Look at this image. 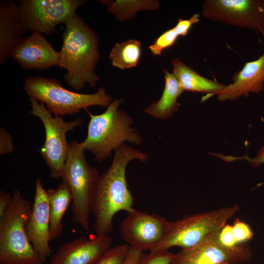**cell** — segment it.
I'll return each mask as SVG.
<instances>
[{"label": "cell", "mask_w": 264, "mask_h": 264, "mask_svg": "<svg viewBox=\"0 0 264 264\" xmlns=\"http://www.w3.org/2000/svg\"><path fill=\"white\" fill-rule=\"evenodd\" d=\"M148 154L125 143L114 151L110 166L99 175L94 192L91 213L94 218L96 235H109L113 227V217L118 212L127 213L135 209L134 199L128 187L126 167L133 160L146 162Z\"/></svg>", "instance_id": "6da1fadb"}, {"label": "cell", "mask_w": 264, "mask_h": 264, "mask_svg": "<svg viewBox=\"0 0 264 264\" xmlns=\"http://www.w3.org/2000/svg\"><path fill=\"white\" fill-rule=\"evenodd\" d=\"M65 25L58 66L66 70L64 79L73 89L78 90L87 84L94 87L99 80L95 73L100 58L98 37L77 14Z\"/></svg>", "instance_id": "7a4b0ae2"}, {"label": "cell", "mask_w": 264, "mask_h": 264, "mask_svg": "<svg viewBox=\"0 0 264 264\" xmlns=\"http://www.w3.org/2000/svg\"><path fill=\"white\" fill-rule=\"evenodd\" d=\"M123 101V99L112 100L101 114L89 113L87 137L81 144L99 163L125 142L137 145L142 142L139 132L132 126V118L126 112L118 109Z\"/></svg>", "instance_id": "3957f363"}, {"label": "cell", "mask_w": 264, "mask_h": 264, "mask_svg": "<svg viewBox=\"0 0 264 264\" xmlns=\"http://www.w3.org/2000/svg\"><path fill=\"white\" fill-rule=\"evenodd\" d=\"M12 196L9 210L0 218V264H43L26 231L31 201L18 190L14 191Z\"/></svg>", "instance_id": "277c9868"}, {"label": "cell", "mask_w": 264, "mask_h": 264, "mask_svg": "<svg viewBox=\"0 0 264 264\" xmlns=\"http://www.w3.org/2000/svg\"><path fill=\"white\" fill-rule=\"evenodd\" d=\"M239 210L236 204L169 221L161 241L149 253L168 250L175 246L182 249L195 247L218 233Z\"/></svg>", "instance_id": "5b68a950"}, {"label": "cell", "mask_w": 264, "mask_h": 264, "mask_svg": "<svg viewBox=\"0 0 264 264\" xmlns=\"http://www.w3.org/2000/svg\"><path fill=\"white\" fill-rule=\"evenodd\" d=\"M85 151L81 142L74 140L69 144L61 178L71 192L72 221L87 231L92 198L100 175L88 163Z\"/></svg>", "instance_id": "8992f818"}, {"label": "cell", "mask_w": 264, "mask_h": 264, "mask_svg": "<svg viewBox=\"0 0 264 264\" xmlns=\"http://www.w3.org/2000/svg\"><path fill=\"white\" fill-rule=\"evenodd\" d=\"M24 89L30 98L44 104L54 115L62 117L91 106L107 107L112 101L103 88L94 93H81L65 88L54 78L39 76L27 77Z\"/></svg>", "instance_id": "52a82bcc"}, {"label": "cell", "mask_w": 264, "mask_h": 264, "mask_svg": "<svg viewBox=\"0 0 264 264\" xmlns=\"http://www.w3.org/2000/svg\"><path fill=\"white\" fill-rule=\"evenodd\" d=\"M29 100L30 113L41 121L45 130L44 142L39 153L50 170V176L55 179L61 178L69 144L66 134L80 126L82 120L66 121L62 116H53L42 103L32 98Z\"/></svg>", "instance_id": "ba28073f"}, {"label": "cell", "mask_w": 264, "mask_h": 264, "mask_svg": "<svg viewBox=\"0 0 264 264\" xmlns=\"http://www.w3.org/2000/svg\"><path fill=\"white\" fill-rule=\"evenodd\" d=\"M83 0H21L19 7L26 31L50 35L60 24H66Z\"/></svg>", "instance_id": "9c48e42d"}, {"label": "cell", "mask_w": 264, "mask_h": 264, "mask_svg": "<svg viewBox=\"0 0 264 264\" xmlns=\"http://www.w3.org/2000/svg\"><path fill=\"white\" fill-rule=\"evenodd\" d=\"M264 0H205L202 15L208 20L255 30L264 38Z\"/></svg>", "instance_id": "30bf717a"}, {"label": "cell", "mask_w": 264, "mask_h": 264, "mask_svg": "<svg viewBox=\"0 0 264 264\" xmlns=\"http://www.w3.org/2000/svg\"><path fill=\"white\" fill-rule=\"evenodd\" d=\"M169 221L156 214L137 210L127 213L120 224L123 239L129 246L151 251L163 238Z\"/></svg>", "instance_id": "8fae6325"}, {"label": "cell", "mask_w": 264, "mask_h": 264, "mask_svg": "<svg viewBox=\"0 0 264 264\" xmlns=\"http://www.w3.org/2000/svg\"><path fill=\"white\" fill-rule=\"evenodd\" d=\"M219 232L195 247L175 254L171 264H238L251 259L252 253L249 244L226 246L219 240Z\"/></svg>", "instance_id": "7c38bea8"}, {"label": "cell", "mask_w": 264, "mask_h": 264, "mask_svg": "<svg viewBox=\"0 0 264 264\" xmlns=\"http://www.w3.org/2000/svg\"><path fill=\"white\" fill-rule=\"evenodd\" d=\"M50 212L47 190L37 177L31 211L26 224V231L33 248L44 263L52 253L49 245Z\"/></svg>", "instance_id": "4fadbf2b"}, {"label": "cell", "mask_w": 264, "mask_h": 264, "mask_svg": "<svg viewBox=\"0 0 264 264\" xmlns=\"http://www.w3.org/2000/svg\"><path fill=\"white\" fill-rule=\"evenodd\" d=\"M10 57L23 69L45 70L58 66L60 53L42 34L32 32L15 46Z\"/></svg>", "instance_id": "5bb4252c"}, {"label": "cell", "mask_w": 264, "mask_h": 264, "mask_svg": "<svg viewBox=\"0 0 264 264\" xmlns=\"http://www.w3.org/2000/svg\"><path fill=\"white\" fill-rule=\"evenodd\" d=\"M109 235H96L92 239L81 236L61 245L52 256L50 264H94L110 247Z\"/></svg>", "instance_id": "9a60e30c"}, {"label": "cell", "mask_w": 264, "mask_h": 264, "mask_svg": "<svg viewBox=\"0 0 264 264\" xmlns=\"http://www.w3.org/2000/svg\"><path fill=\"white\" fill-rule=\"evenodd\" d=\"M234 77L233 83L225 85L216 95L220 101H232L250 93H259L264 88V51L257 59L247 62Z\"/></svg>", "instance_id": "2e32d148"}, {"label": "cell", "mask_w": 264, "mask_h": 264, "mask_svg": "<svg viewBox=\"0 0 264 264\" xmlns=\"http://www.w3.org/2000/svg\"><path fill=\"white\" fill-rule=\"evenodd\" d=\"M26 31L19 5L12 0L0 2V64L4 65L15 46Z\"/></svg>", "instance_id": "e0dca14e"}, {"label": "cell", "mask_w": 264, "mask_h": 264, "mask_svg": "<svg viewBox=\"0 0 264 264\" xmlns=\"http://www.w3.org/2000/svg\"><path fill=\"white\" fill-rule=\"evenodd\" d=\"M173 73L176 77L184 91L205 92L202 98L205 100L222 90L225 85L200 75L179 59L172 60Z\"/></svg>", "instance_id": "ac0fdd59"}, {"label": "cell", "mask_w": 264, "mask_h": 264, "mask_svg": "<svg viewBox=\"0 0 264 264\" xmlns=\"http://www.w3.org/2000/svg\"><path fill=\"white\" fill-rule=\"evenodd\" d=\"M163 70L165 86L162 95L158 100L149 105L144 111L155 118L166 120L178 110L177 99L184 90L173 73L165 69Z\"/></svg>", "instance_id": "d6986e66"}, {"label": "cell", "mask_w": 264, "mask_h": 264, "mask_svg": "<svg viewBox=\"0 0 264 264\" xmlns=\"http://www.w3.org/2000/svg\"><path fill=\"white\" fill-rule=\"evenodd\" d=\"M50 212V241L59 237L63 231L62 220L71 203V194L68 185L62 181L56 188L47 190Z\"/></svg>", "instance_id": "ffe728a7"}, {"label": "cell", "mask_w": 264, "mask_h": 264, "mask_svg": "<svg viewBox=\"0 0 264 264\" xmlns=\"http://www.w3.org/2000/svg\"><path fill=\"white\" fill-rule=\"evenodd\" d=\"M141 55V43L131 39L116 44L109 54L113 66L121 69L135 67Z\"/></svg>", "instance_id": "44dd1931"}, {"label": "cell", "mask_w": 264, "mask_h": 264, "mask_svg": "<svg viewBox=\"0 0 264 264\" xmlns=\"http://www.w3.org/2000/svg\"><path fill=\"white\" fill-rule=\"evenodd\" d=\"M107 10L121 22L131 19L141 10H155L159 6L156 0H101Z\"/></svg>", "instance_id": "7402d4cb"}, {"label": "cell", "mask_w": 264, "mask_h": 264, "mask_svg": "<svg viewBox=\"0 0 264 264\" xmlns=\"http://www.w3.org/2000/svg\"><path fill=\"white\" fill-rule=\"evenodd\" d=\"M130 249L126 243L110 247L94 264H124Z\"/></svg>", "instance_id": "603a6c76"}, {"label": "cell", "mask_w": 264, "mask_h": 264, "mask_svg": "<svg viewBox=\"0 0 264 264\" xmlns=\"http://www.w3.org/2000/svg\"><path fill=\"white\" fill-rule=\"evenodd\" d=\"M178 37L174 28H172L161 34L153 44L148 46V48L154 55H160L165 49L176 43Z\"/></svg>", "instance_id": "cb8c5ba5"}, {"label": "cell", "mask_w": 264, "mask_h": 264, "mask_svg": "<svg viewBox=\"0 0 264 264\" xmlns=\"http://www.w3.org/2000/svg\"><path fill=\"white\" fill-rule=\"evenodd\" d=\"M174 256L175 254L169 250L149 253L148 254L142 252L138 264H171Z\"/></svg>", "instance_id": "d4e9b609"}, {"label": "cell", "mask_w": 264, "mask_h": 264, "mask_svg": "<svg viewBox=\"0 0 264 264\" xmlns=\"http://www.w3.org/2000/svg\"><path fill=\"white\" fill-rule=\"evenodd\" d=\"M232 226L233 232L238 245L245 243L251 240L253 232L250 226L244 221L236 218Z\"/></svg>", "instance_id": "484cf974"}, {"label": "cell", "mask_w": 264, "mask_h": 264, "mask_svg": "<svg viewBox=\"0 0 264 264\" xmlns=\"http://www.w3.org/2000/svg\"><path fill=\"white\" fill-rule=\"evenodd\" d=\"M218 157L227 162H232L238 160H246L249 164L254 167H257L264 163V144L259 150L257 155L254 158L249 157L247 155L242 157H234L232 155H224L220 154H214Z\"/></svg>", "instance_id": "4316f807"}, {"label": "cell", "mask_w": 264, "mask_h": 264, "mask_svg": "<svg viewBox=\"0 0 264 264\" xmlns=\"http://www.w3.org/2000/svg\"><path fill=\"white\" fill-rule=\"evenodd\" d=\"M200 15L198 13L194 14L188 19H179L176 26L173 27L178 36H186L192 26L199 21Z\"/></svg>", "instance_id": "83f0119b"}, {"label": "cell", "mask_w": 264, "mask_h": 264, "mask_svg": "<svg viewBox=\"0 0 264 264\" xmlns=\"http://www.w3.org/2000/svg\"><path fill=\"white\" fill-rule=\"evenodd\" d=\"M14 150L11 134L4 128L0 129V154H10Z\"/></svg>", "instance_id": "f1b7e54d"}, {"label": "cell", "mask_w": 264, "mask_h": 264, "mask_svg": "<svg viewBox=\"0 0 264 264\" xmlns=\"http://www.w3.org/2000/svg\"><path fill=\"white\" fill-rule=\"evenodd\" d=\"M219 239L224 245L232 247L238 245L235 239L231 225H225L219 234Z\"/></svg>", "instance_id": "f546056e"}, {"label": "cell", "mask_w": 264, "mask_h": 264, "mask_svg": "<svg viewBox=\"0 0 264 264\" xmlns=\"http://www.w3.org/2000/svg\"><path fill=\"white\" fill-rule=\"evenodd\" d=\"M12 196L6 192L0 191V218L2 217L9 210L12 203Z\"/></svg>", "instance_id": "4dcf8cb0"}, {"label": "cell", "mask_w": 264, "mask_h": 264, "mask_svg": "<svg viewBox=\"0 0 264 264\" xmlns=\"http://www.w3.org/2000/svg\"><path fill=\"white\" fill-rule=\"evenodd\" d=\"M143 252L130 247L124 264H138Z\"/></svg>", "instance_id": "1f68e13d"}, {"label": "cell", "mask_w": 264, "mask_h": 264, "mask_svg": "<svg viewBox=\"0 0 264 264\" xmlns=\"http://www.w3.org/2000/svg\"><path fill=\"white\" fill-rule=\"evenodd\" d=\"M229 264L228 263H221V264Z\"/></svg>", "instance_id": "d6a6232c"}, {"label": "cell", "mask_w": 264, "mask_h": 264, "mask_svg": "<svg viewBox=\"0 0 264 264\" xmlns=\"http://www.w3.org/2000/svg\"><path fill=\"white\" fill-rule=\"evenodd\" d=\"M260 264H264V262L262 263H261Z\"/></svg>", "instance_id": "836d02e7"}, {"label": "cell", "mask_w": 264, "mask_h": 264, "mask_svg": "<svg viewBox=\"0 0 264 264\" xmlns=\"http://www.w3.org/2000/svg\"></svg>", "instance_id": "e575fe53"}, {"label": "cell", "mask_w": 264, "mask_h": 264, "mask_svg": "<svg viewBox=\"0 0 264 264\" xmlns=\"http://www.w3.org/2000/svg\"></svg>", "instance_id": "d590c367"}]
</instances>
